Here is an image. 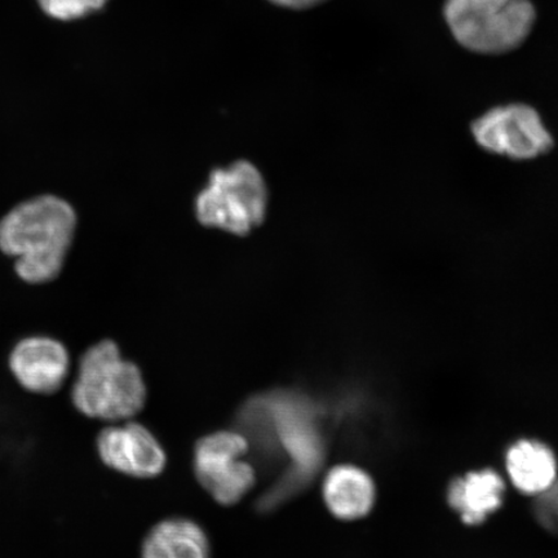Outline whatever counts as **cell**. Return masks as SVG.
I'll return each instance as SVG.
<instances>
[{"mask_svg": "<svg viewBox=\"0 0 558 558\" xmlns=\"http://www.w3.org/2000/svg\"><path fill=\"white\" fill-rule=\"evenodd\" d=\"M97 450L110 469L132 477H156L167 462L162 445L138 423L104 429L97 438Z\"/></svg>", "mask_w": 558, "mask_h": 558, "instance_id": "cell-7", "label": "cell"}, {"mask_svg": "<svg viewBox=\"0 0 558 558\" xmlns=\"http://www.w3.org/2000/svg\"><path fill=\"white\" fill-rule=\"evenodd\" d=\"M444 15L458 44L483 54L515 50L536 20L530 0H446Z\"/></svg>", "mask_w": 558, "mask_h": 558, "instance_id": "cell-3", "label": "cell"}, {"mask_svg": "<svg viewBox=\"0 0 558 558\" xmlns=\"http://www.w3.org/2000/svg\"><path fill=\"white\" fill-rule=\"evenodd\" d=\"M269 2L278 7H283V9L306 10L324 3L326 0H269Z\"/></svg>", "mask_w": 558, "mask_h": 558, "instance_id": "cell-14", "label": "cell"}, {"mask_svg": "<svg viewBox=\"0 0 558 558\" xmlns=\"http://www.w3.org/2000/svg\"><path fill=\"white\" fill-rule=\"evenodd\" d=\"M109 0H38L46 15L60 21H74L93 15Z\"/></svg>", "mask_w": 558, "mask_h": 558, "instance_id": "cell-13", "label": "cell"}, {"mask_svg": "<svg viewBox=\"0 0 558 558\" xmlns=\"http://www.w3.org/2000/svg\"><path fill=\"white\" fill-rule=\"evenodd\" d=\"M75 228L72 205L56 195H39L13 207L0 220V251L15 259L23 281L51 282L64 268Z\"/></svg>", "mask_w": 558, "mask_h": 558, "instance_id": "cell-1", "label": "cell"}, {"mask_svg": "<svg viewBox=\"0 0 558 558\" xmlns=\"http://www.w3.org/2000/svg\"><path fill=\"white\" fill-rule=\"evenodd\" d=\"M509 477L526 494L546 493L556 483V459L546 445L521 441L507 456Z\"/></svg>", "mask_w": 558, "mask_h": 558, "instance_id": "cell-12", "label": "cell"}, {"mask_svg": "<svg viewBox=\"0 0 558 558\" xmlns=\"http://www.w3.org/2000/svg\"><path fill=\"white\" fill-rule=\"evenodd\" d=\"M247 450V439L229 430L206 436L195 446V476L222 506L239 504L255 486L256 473L243 459Z\"/></svg>", "mask_w": 558, "mask_h": 558, "instance_id": "cell-6", "label": "cell"}, {"mask_svg": "<svg viewBox=\"0 0 558 558\" xmlns=\"http://www.w3.org/2000/svg\"><path fill=\"white\" fill-rule=\"evenodd\" d=\"M374 484L368 474L354 465L335 466L325 478L324 499L335 518H364L374 505Z\"/></svg>", "mask_w": 558, "mask_h": 558, "instance_id": "cell-9", "label": "cell"}, {"mask_svg": "<svg viewBox=\"0 0 558 558\" xmlns=\"http://www.w3.org/2000/svg\"><path fill=\"white\" fill-rule=\"evenodd\" d=\"M72 399L82 414L120 422L144 409L146 387L134 362L122 359L114 341L105 340L83 354Z\"/></svg>", "mask_w": 558, "mask_h": 558, "instance_id": "cell-2", "label": "cell"}, {"mask_svg": "<svg viewBox=\"0 0 558 558\" xmlns=\"http://www.w3.org/2000/svg\"><path fill=\"white\" fill-rule=\"evenodd\" d=\"M471 134L488 155L529 162L547 156L554 148L553 132L539 111L527 104L498 105L474 120Z\"/></svg>", "mask_w": 558, "mask_h": 558, "instance_id": "cell-5", "label": "cell"}, {"mask_svg": "<svg viewBox=\"0 0 558 558\" xmlns=\"http://www.w3.org/2000/svg\"><path fill=\"white\" fill-rule=\"evenodd\" d=\"M10 367L21 386L34 393L58 392L70 369L66 348L45 337L27 338L13 348Z\"/></svg>", "mask_w": 558, "mask_h": 558, "instance_id": "cell-8", "label": "cell"}, {"mask_svg": "<svg viewBox=\"0 0 558 558\" xmlns=\"http://www.w3.org/2000/svg\"><path fill=\"white\" fill-rule=\"evenodd\" d=\"M142 558H209L207 535L191 520L159 522L146 535Z\"/></svg>", "mask_w": 558, "mask_h": 558, "instance_id": "cell-11", "label": "cell"}, {"mask_svg": "<svg viewBox=\"0 0 558 558\" xmlns=\"http://www.w3.org/2000/svg\"><path fill=\"white\" fill-rule=\"evenodd\" d=\"M505 490L504 480L498 473L488 470L474 472L453 481L449 501L466 523L477 525L497 511L504 501Z\"/></svg>", "mask_w": 558, "mask_h": 558, "instance_id": "cell-10", "label": "cell"}, {"mask_svg": "<svg viewBox=\"0 0 558 558\" xmlns=\"http://www.w3.org/2000/svg\"><path fill=\"white\" fill-rule=\"evenodd\" d=\"M267 207V185L259 170L246 160L214 171L195 202L202 225L236 235H246L259 227Z\"/></svg>", "mask_w": 558, "mask_h": 558, "instance_id": "cell-4", "label": "cell"}]
</instances>
